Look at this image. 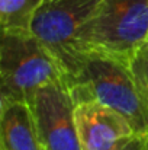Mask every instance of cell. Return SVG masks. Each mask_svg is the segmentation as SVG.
<instances>
[{"instance_id":"cell-1","label":"cell","mask_w":148,"mask_h":150,"mask_svg":"<svg viewBox=\"0 0 148 150\" xmlns=\"http://www.w3.org/2000/svg\"><path fill=\"white\" fill-rule=\"evenodd\" d=\"M65 82L74 105L84 100L100 102L122 114L137 134H148V106L129 66L102 54L84 52Z\"/></svg>"},{"instance_id":"cell-2","label":"cell","mask_w":148,"mask_h":150,"mask_svg":"<svg viewBox=\"0 0 148 150\" xmlns=\"http://www.w3.org/2000/svg\"><path fill=\"white\" fill-rule=\"evenodd\" d=\"M81 52H96L126 66L148 45V0H100L79 32Z\"/></svg>"},{"instance_id":"cell-3","label":"cell","mask_w":148,"mask_h":150,"mask_svg":"<svg viewBox=\"0 0 148 150\" xmlns=\"http://www.w3.org/2000/svg\"><path fill=\"white\" fill-rule=\"evenodd\" d=\"M0 80V99L29 105L41 88L65 82V71L32 32H1Z\"/></svg>"},{"instance_id":"cell-4","label":"cell","mask_w":148,"mask_h":150,"mask_svg":"<svg viewBox=\"0 0 148 150\" xmlns=\"http://www.w3.org/2000/svg\"><path fill=\"white\" fill-rule=\"evenodd\" d=\"M100 0H44L31 25L35 35L60 61L67 77L84 52L79 48V32L95 15Z\"/></svg>"},{"instance_id":"cell-5","label":"cell","mask_w":148,"mask_h":150,"mask_svg":"<svg viewBox=\"0 0 148 150\" xmlns=\"http://www.w3.org/2000/svg\"><path fill=\"white\" fill-rule=\"evenodd\" d=\"M44 150H81L74 100L65 82L41 88L29 103Z\"/></svg>"},{"instance_id":"cell-6","label":"cell","mask_w":148,"mask_h":150,"mask_svg":"<svg viewBox=\"0 0 148 150\" xmlns=\"http://www.w3.org/2000/svg\"><path fill=\"white\" fill-rule=\"evenodd\" d=\"M74 120L81 150H118L137 136L122 114L96 100L76 103Z\"/></svg>"},{"instance_id":"cell-7","label":"cell","mask_w":148,"mask_h":150,"mask_svg":"<svg viewBox=\"0 0 148 150\" xmlns=\"http://www.w3.org/2000/svg\"><path fill=\"white\" fill-rule=\"evenodd\" d=\"M0 150H44L28 103L0 99Z\"/></svg>"},{"instance_id":"cell-8","label":"cell","mask_w":148,"mask_h":150,"mask_svg":"<svg viewBox=\"0 0 148 150\" xmlns=\"http://www.w3.org/2000/svg\"><path fill=\"white\" fill-rule=\"evenodd\" d=\"M44 0H0L1 32H31L35 13Z\"/></svg>"},{"instance_id":"cell-9","label":"cell","mask_w":148,"mask_h":150,"mask_svg":"<svg viewBox=\"0 0 148 150\" xmlns=\"http://www.w3.org/2000/svg\"><path fill=\"white\" fill-rule=\"evenodd\" d=\"M134 82L148 106V45L144 47L129 63Z\"/></svg>"},{"instance_id":"cell-10","label":"cell","mask_w":148,"mask_h":150,"mask_svg":"<svg viewBox=\"0 0 148 150\" xmlns=\"http://www.w3.org/2000/svg\"><path fill=\"white\" fill-rule=\"evenodd\" d=\"M118 150H148L147 144H145V140H144V136H134L132 139H129L125 144H122Z\"/></svg>"},{"instance_id":"cell-11","label":"cell","mask_w":148,"mask_h":150,"mask_svg":"<svg viewBox=\"0 0 148 150\" xmlns=\"http://www.w3.org/2000/svg\"><path fill=\"white\" fill-rule=\"evenodd\" d=\"M144 140H145V144H147V149H148V134H144Z\"/></svg>"}]
</instances>
